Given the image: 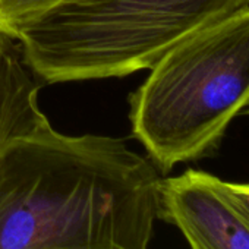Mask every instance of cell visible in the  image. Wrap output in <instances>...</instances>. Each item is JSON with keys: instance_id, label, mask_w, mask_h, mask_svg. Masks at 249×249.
<instances>
[{"instance_id": "6da1fadb", "label": "cell", "mask_w": 249, "mask_h": 249, "mask_svg": "<svg viewBox=\"0 0 249 249\" xmlns=\"http://www.w3.org/2000/svg\"><path fill=\"white\" fill-rule=\"evenodd\" d=\"M160 183L124 141L47 120L0 150V249H150Z\"/></svg>"}, {"instance_id": "5b68a950", "label": "cell", "mask_w": 249, "mask_h": 249, "mask_svg": "<svg viewBox=\"0 0 249 249\" xmlns=\"http://www.w3.org/2000/svg\"><path fill=\"white\" fill-rule=\"evenodd\" d=\"M73 0H0V36L18 41L33 25Z\"/></svg>"}, {"instance_id": "52a82bcc", "label": "cell", "mask_w": 249, "mask_h": 249, "mask_svg": "<svg viewBox=\"0 0 249 249\" xmlns=\"http://www.w3.org/2000/svg\"><path fill=\"white\" fill-rule=\"evenodd\" d=\"M246 113L249 114V103H248V110H246Z\"/></svg>"}, {"instance_id": "8992f818", "label": "cell", "mask_w": 249, "mask_h": 249, "mask_svg": "<svg viewBox=\"0 0 249 249\" xmlns=\"http://www.w3.org/2000/svg\"><path fill=\"white\" fill-rule=\"evenodd\" d=\"M226 188H227L230 196L237 202V205L249 215V183L226 182Z\"/></svg>"}, {"instance_id": "7a4b0ae2", "label": "cell", "mask_w": 249, "mask_h": 249, "mask_svg": "<svg viewBox=\"0 0 249 249\" xmlns=\"http://www.w3.org/2000/svg\"><path fill=\"white\" fill-rule=\"evenodd\" d=\"M131 97L132 134L161 172L217 150L249 103V6L189 34Z\"/></svg>"}, {"instance_id": "277c9868", "label": "cell", "mask_w": 249, "mask_h": 249, "mask_svg": "<svg viewBox=\"0 0 249 249\" xmlns=\"http://www.w3.org/2000/svg\"><path fill=\"white\" fill-rule=\"evenodd\" d=\"M159 218L176 226L191 249H249V215L207 172L161 179Z\"/></svg>"}, {"instance_id": "3957f363", "label": "cell", "mask_w": 249, "mask_h": 249, "mask_svg": "<svg viewBox=\"0 0 249 249\" xmlns=\"http://www.w3.org/2000/svg\"><path fill=\"white\" fill-rule=\"evenodd\" d=\"M249 6V0H73L18 40L30 71L49 84L148 71L180 40Z\"/></svg>"}]
</instances>
